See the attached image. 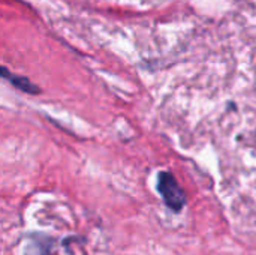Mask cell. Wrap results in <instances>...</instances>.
<instances>
[{"label": "cell", "instance_id": "7a4b0ae2", "mask_svg": "<svg viewBox=\"0 0 256 255\" xmlns=\"http://www.w3.org/2000/svg\"><path fill=\"white\" fill-rule=\"evenodd\" d=\"M2 75H3V78L9 80V81L12 83L14 87H16L18 90H21V92H24V93H27V95H38V93H40L39 87L34 86L33 83H30L28 78H26V77H22V75L10 74L6 68L2 69Z\"/></svg>", "mask_w": 256, "mask_h": 255}, {"label": "cell", "instance_id": "6da1fadb", "mask_svg": "<svg viewBox=\"0 0 256 255\" xmlns=\"http://www.w3.org/2000/svg\"><path fill=\"white\" fill-rule=\"evenodd\" d=\"M158 192L164 198L165 204L176 213L182 212L186 206V194L183 188L178 185L177 179L170 171H160L158 174Z\"/></svg>", "mask_w": 256, "mask_h": 255}]
</instances>
